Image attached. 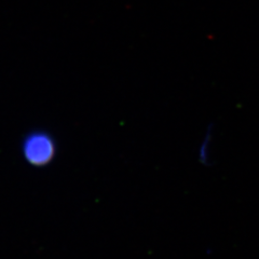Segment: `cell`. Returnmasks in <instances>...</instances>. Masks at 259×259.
Instances as JSON below:
<instances>
[{"instance_id":"obj_1","label":"cell","mask_w":259,"mask_h":259,"mask_svg":"<svg viewBox=\"0 0 259 259\" xmlns=\"http://www.w3.org/2000/svg\"><path fill=\"white\" fill-rule=\"evenodd\" d=\"M23 153L29 164L45 166L50 163L55 155L54 141L45 132L31 133L23 143Z\"/></svg>"},{"instance_id":"obj_2","label":"cell","mask_w":259,"mask_h":259,"mask_svg":"<svg viewBox=\"0 0 259 259\" xmlns=\"http://www.w3.org/2000/svg\"><path fill=\"white\" fill-rule=\"evenodd\" d=\"M212 146H213V130L208 127L205 132L203 139L201 140L199 144L198 156L199 161L202 164L207 165L210 163V157H212Z\"/></svg>"}]
</instances>
